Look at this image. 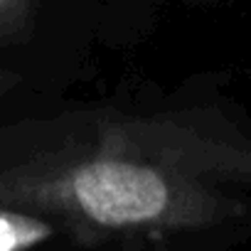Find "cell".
Segmentation results:
<instances>
[{
    "mask_svg": "<svg viewBox=\"0 0 251 251\" xmlns=\"http://www.w3.org/2000/svg\"><path fill=\"white\" fill-rule=\"evenodd\" d=\"M59 226L52 219L0 207V251H20L50 241Z\"/></svg>",
    "mask_w": 251,
    "mask_h": 251,
    "instance_id": "2",
    "label": "cell"
},
{
    "mask_svg": "<svg viewBox=\"0 0 251 251\" xmlns=\"http://www.w3.org/2000/svg\"><path fill=\"white\" fill-rule=\"evenodd\" d=\"M18 84V74L15 72H8V69H0V96H3L10 86Z\"/></svg>",
    "mask_w": 251,
    "mask_h": 251,
    "instance_id": "4",
    "label": "cell"
},
{
    "mask_svg": "<svg viewBox=\"0 0 251 251\" xmlns=\"http://www.w3.org/2000/svg\"><path fill=\"white\" fill-rule=\"evenodd\" d=\"M251 136L212 108L72 111L0 131V207L79 244L160 239L251 214Z\"/></svg>",
    "mask_w": 251,
    "mask_h": 251,
    "instance_id": "1",
    "label": "cell"
},
{
    "mask_svg": "<svg viewBox=\"0 0 251 251\" xmlns=\"http://www.w3.org/2000/svg\"><path fill=\"white\" fill-rule=\"evenodd\" d=\"M30 0H0V35H13L27 18Z\"/></svg>",
    "mask_w": 251,
    "mask_h": 251,
    "instance_id": "3",
    "label": "cell"
}]
</instances>
